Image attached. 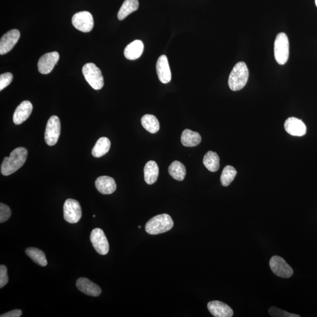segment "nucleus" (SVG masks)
<instances>
[{
	"instance_id": "obj_18",
	"label": "nucleus",
	"mask_w": 317,
	"mask_h": 317,
	"mask_svg": "<svg viewBox=\"0 0 317 317\" xmlns=\"http://www.w3.org/2000/svg\"><path fill=\"white\" fill-rule=\"evenodd\" d=\"M95 187L103 195H111L116 189L115 180L109 176H103L99 177L95 181Z\"/></svg>"
},
{
	"instance_id": "obj_31",
	"label": "nucleus",
	"mask_w": 317,
	"mask_h": 317,
	"mask_svg": "<svg viewBox=\"0 0 317 317\" xmlns=\"http://www.w3.org/2000/svg\"><path fill=\"white\" fill-rule=\"evenodd\" d=\"M13 75L10 72L1 74L0 75V91L5 89L12 82Z\"/></svg>"
},
{
	"instance_id": "obj_9",
	"label": "nucleus",
	"mask_w": 317,
	"mask_h": 317,
	"mask_svg": "<svg viewBox=\"0 0 317 317\" xmlns=\"http://www.w3.org/2000/svg\"><path fill=\"white\" fill-rule=\"evenodd\" d=\"M91 242L96 252L101 255H106L109 252V245L103 230L97 228L92 231Z\"/></svg>"
},
{
	"instance_id": "obj_20",
	"label": "nucleus",
	"mask_w": 317,
	"mask_h": 317,
	"mask_svg": "<svg viewBox=\"0 0 317 317\" xmlns=\"http://www.w3.org/2000/svg\"><path fill=\"white\" fill-rule=\"evenodd\" d=\"M158 176V167L153 161H150L144 168V181L148 185H152L156 182Z\"/></svg>"
},
{
	"instance_id": "obj_24",
	"label": "nucleus",
	"mask_w": 317,
	"mask_h": 317,
	"mask_svg": "<svg viewBox=\"0 0 317 317\" xmlns=\"http://www.w3.org/2000/svg\"><path fill=\"white\" fill-rule=\"evenodd\" d=\"M203 164L211 172H215L220 168V158L216 152L209 151L204 155Z\"/></svg>"
},
{
	"instance_id": "obj_33",
	"label": "nucleus",
	"mask_w": 317,
	"mask_h": 317,
	"mask_svg": "<svg viewBox=\"0 0 317 317\" xmlns=\"http://www.w3.org/2000/svg\"><path fill=\"white\" fill-rule=\"evenodd\" d=\"M22 315V311L20 309H14L4 314L1 317H20Z\"/></svg>"
},
{
	"instance_id": "obj_19",
	"label": "nucleus",
	"mask_w": 317,
	"mask_h": 317,
	"mask_svg": "<svg viewBox=\"0 0 317 317\" xmlns=\"http://www.w3.org/2000/svg\"><path fill=\"white\" fill-rule=\"evenodd\" d=\"M144 50L143 42L135 40L126 46L124 50V55L126 59L135 60L140 57Z\"/></svg>"
},
{
	"instance_id": "obj_10",
	"label": "nucleus",
	"mask_w": 317,
	"mask_h": 317,
	"mask_svg": "<svg viewBox=\"0 0 317 317\" xmlns=\"http://www.w3.org/2000/svg\"><path fill=\"white\" fill-rule=\"evenodd\" d=\"M271 270L277 276L284 278H290L293 274V270L282 257L274 256L270 261Z\"/></svg>"
},
{
	"instance_id": "obj_1",
	"label": "nucleus",
	"mask_w": 317,
	"mask_h": 317,
	"mask_svg": "<svg viewBox=\"0 0 317 317\" xmlns=\"http://www.w3.org/2000/svg\"><path fill=\"white\" fill-rule=\"evenodd\" d=\"M28 151L23 147H17L10 153V156L4 158L1 172L4 176L14 174L23 167L27 160Z\"/></svg>"
},
{
	"instance_id": "obj_15",
	"label": "nucleus",
	"mask_w": 317,
	"mask_h": 317,
	"mask_svg": "<svg viewBox=\"0 0 317 317\" xmlns=\"http://www.w3.org/2000/svg\"><path fill=\"white\" fill-rule=\"evenodd\" d=\"M156 71L158 79L163 84H168L171 81L172 74L167 56L163 55L158 58Z\"/></svg>"
},
{
	"instance_id": "obj_5",
	"label": "nucleus",
	"mask_w": 317,
	"mask_h": 317,
	"mask_svg": "<svg viewBox=\"0 0 317 317\" xmlns=\"http://www.w3.org/2000/svg\"><path fill=\"white\" fill-rule=\"evenodd\" d=\"M274 56L280 65H284L289 57V41L287 35L281 33L277 35L274 42Z\"/></svg>"
},
{
	"instance_id": "obj_32",
	"label": "nucleus",
	"mask_w": 317,
	"mask_h": 317,
	"mask_svg": "<svg viewBox=\"0 0 317 317\" xmlns=\"http://www.w3.org/2000/svg\"><path fill=\"white\" fill-rule=\"evenodd\" d=\"M9 277L7 274V269L5 265L0 266V288H2L8 283Z\"/></svg>"
},
{
	"instance_id": "obj_11",
	"label": "nucleus",
	"mask_w": 317,
	"mask_h": 317,
	"mask_svg": "<svg viewBox=\"0 0 317 317\" xmlns=\"http://www.w3.org/2000/svg\"><path fill=\"white\" fill-rule=\"evenodd\" d=\"M59 59L58 52H48L41 56L38 62L39 72L42 74L50 73Z\"/></svg>"
},
{
	"instance_id": "obj_7",
	"label": "nucleus",
	"mask_w": 317,
	"mask_h": 317,
	"mask_svg": "<svg viewBox=\"0 0 317 317\" xmlns=\"http://www.w3.org/2000/svg\"><path fill=\"white\" fill-rule=\"evenodd\" d=\"M82 217V209L77 201L68 199L63 204V217L70 224L76 223Z\"/></svg>"
},
{
	"instance_id": "obj_21",
	"label": "nucleus",
	"mask_w": 317,
	"mask_h": 317,
	"mask_svg": "<svg viewBox=\"0 0 317 317\" xmlns=\"http://www.w3.org/2000/svg\"><path fill=\"white\" fill-rule=\"evenodd\" d=\"M202 141V137L197 132H193L190 129H185L181 135V142L183 146L194 147L198 145Z\"/></svg>"
},
{
	"instance_id": "obj_3",
	"label": "nucleus",
	"mask_w": 317,
	"mask_h": 317,
	"mask_svg": "<svg viewBox=\"0 0 317 317\" xmlns=\"http://www.w3.org/2000/svg\"><path fill=\"white\" fill-rule=\"evenodd\" d=\"M174 227V221L169 214H162L151 218L145 226L148 234L156 235L168 231Z\"/></svg>"
},
{
	"instance_id": "obj_16",
	"label": "nucleus",
	"mask_w": 317,
	"mask_h": 317,
	"mask_svg": "<svg viewBox=\"0 0 317 317\" xmlns=\"http://www.w3.org/2000/svg\"><path fill=\"white\" fill-rule=\"evenodd\" d=\"M207 308L215 317H231L233 315V311L230 306L219 301L209 302Z\"/></svg>"
},
{
	"instance_id": "obj_35",
	"label": "nucleus",
	"mask_w": 317,
	"mask_h": 317,
	"mask_svg": "<svg viewBox=\"0 0 317 317\" xmlns=\"http://www.w3.org/2000/svg\"><path fill=\"white\" fill-rule=\"evenodd\" d=\"M138 227H139V228H141V226H139Z\"/></svg>"
},
{
	"instance_id": "obj_4",
	"label": "nucleus",
	"mask_w": 317,
	"mask_h": 317,
	"mask_svg": "<svg viewBox=\"0 0 317 317\" xmlns=\"http://www.w3.org/2000/svg\"><path fill=\"white\" fill-rule=\"evenodd\" d=\"M83 75L87 83L95 90H100L104 86L101 70L94 63H87L83 68Z\"/></svg>"
},
{
	"instance_id": "obj_30",
	"label": "nucleus",
	"mask_w": 317,
	"mask_h": 317,
	"mask_svg": "<svg viewBox=\"0 0 317 317\" xmlns=\"http://www.w3.org/2000/svg\"><path fill=\"white\" fill-rule=\"evenodd\" d=\"M12 216L10 208L5 204L0 203V223H4Z\"/></svg>"
},
{
	"instance_id": "obj_34",
	"label": "nucleus",
	"mask_w": 317,
	"mask_h": 317,
	"mask_svg": "<svg viewBox=\"0 0 317 317\" xmlns=\"http://www.w3.org/2000/svg\"><path fill=\"white\" fill-rule=\"evenodd\" d=\"M315 5H316V6L317 7V0H315Z\"/></svg>"
},
{
	"instance_id": "obj_26",
	"label": "nucleus",
	"mask_w": 317,
	"mask_h": 317,
	"mask_svg": "<svg viewBox=\"0 0 317 317\" xmlns=\"http://www.w3.org/2000/svg\"><path fill=\"white\" fill-rule=\"evenodd\" d=\"M141 123L143 128L151 133H156L160 129V122L156 116L152 115H144L141 119Z\"/></svg>"
},
{
	"instance_id": "obj_17",
	"label": "nucleus",
	"mask_w": 317,
	"mask_h": 317,
	"mask_svg": "<svg viewBox=\"0 0 317 317\" xmlns=\"http://www.w3.org/2000/svg\"><path fill=\"white\" fill-rule=\"evenodd\" d=\"M76 285L83 293L93 297H98L101 294V289L98 285L88 278L81 277L76 281Z\"/></svg>"
},
{
	"instance_id": "obj_14",
	"label": "nucleus",
	"mask_w": 317,
	"mask_h": 317,
	"mask_svg": "<svg viewBox=\"0 0 317 317\" xmlns=\"http://www.w3.org/2000/svg\"><path fill=\"white\" fill-rule=\"evenodd\" d=\"M33 105L30 101H24L18 106L13 115V122L19 125L30 117L33 111Z\"/></svg>"
},
{
	"instance_id": "obj_29",
	"label": "nucleus",
	"mask_w": 317,
	"mask_h": 317,
	"mask_svg": "<svg viewBox=\"0 0 317 317\" xmlns=\"http://www.w3.org/2000/svg\"><path fill=\"white\" fill-rule=\"evenodd\" d=\"M269 312L271 316L274 317H299V315L289 313L284 310L281 309L276 306H272L269 310Z\"/></svg>"
},
{
	"instance_id": "obj_12",
	"label": "nucleus",
	"mask_w": 317,
	"mask_h": 317,
	"mask_svg": "<svg viewBox=\"0 0 317 317\" xmlns=\"http://www.w3.org/2000/svg\"><path fill=\"white\" fill-rule=\"evenodd\" d=\"M20 37V31L16 29L10 30L4 35L0 41V54L5 55L12 50Z\"/></svg>"
},
{
	"instance_id": "obj_23",
	"label": "nucleus",
	"mask_w": 317,
	"mask_h": 317,
	"mask_svg": "<svg viewBox=\"0 0 317 317\" xmlns=\"http://www.w3.org/2000/svg\"><path fill=\"white\" fill-rule=\"evenodd\" d=\"M138 0H125L118 13L119 20H123L129 14L135 12L139 8Z\"/></svg>"
},
{
	"instance_id": "obj_8",
	"label": "nucleus",
	"mask_w": 317,
	"mask_h": 317,
	"mask_svg": "<svg viewBox=\"0 0 317 317\" xmlns=\"http://www.w3.org/2000/svg\"><path fill=\"white\" fill-rule=\"evenodd\" d=\"M73 26L83 33H89L93 29L94 22L93 15L88 12L77 13L72 18Z\"/></svg>"
},
{
	"instance_id": "obj_2",
	"label": "nucleus",
	"mask_w": 317,
	"mask_h": 317,
	"mask_svg": "<svg viewBox=\"0 0 317 317\" xmlns=\"http://www.w3.org/2000/svg\"><path fill=\"white\" fill-rule=\"evenodd\" d=\"M249 72L244 62H239L232 68L228 77V86L231 90L237 91L244 88L248 83Z\"/></svg>"
},
{
	"instance_id": "obj_27",
	"label": "nucleus",
	"mask_w": 317,
	"mask_h": 317,
	"mask_svg": "<svg viewBox=\"0 0 317 317\" xmlns=\"http://www.w3.org/2000/svg\"><path fill=\"white\" fill-rule=\"evenodd\" d=\"M26 253L32 260H33L38 265L42 267L47 265L48 262L45 254L40 249L34 248H28L26 250Z\"/></svg>"
},
{
	"instance_id": "obj_28",
	"label": "nucleus",
	"mask_w": 317,
	"mask_h": 317,
	"mask_svg": "<svg viewBox=\"0 0 317 317\" xmlns=\"http://www.w3.org/2000/svg\"><path fill=\"white\" fill-rule=\"evenodd\" d=\"M236 175H237V171L233 167L230 165L226 166L221 173L220 177L221 185L224 187L230 185L233 181Z\"/></svg>"
},
{
	"instance_id": "obj_13",
	"label": "nucleus",
	"mask_w": 317,
	"mask_h": 317,
	"mask_svg": "<svg viewBox=\"0 0 317 317\" xmlns=\"http://www.w3.org/2000/svg\"><path fill=\"white\" fill-rule=\"evenodd\" d=\"M284 128L292 136H302L306 132V128L304 122L294 117L289 118L285 121Z\"/></svg>"
},
{
	"instance_id": "obj_25",
	"label": "nucleus",
	"mask_w": 317,
	"mask_h": 317,
	"mask_svg": "<svg viewBox=\"0 0 317 317\" xmlns=\"http://www.w3.org/2000/svg\"><path fill=\"white\" fill-rule=\"evenodd\" d=\"M169 173L172 177L178 181H182L184 180L186 175V168L181 162L174 161L169 167Z\"/></svg>"
},
{
	"instance_id": "obj_22",
	"label": "nucleus",
	"mask_w": 317,
	"mask_h": 317,
	"mask_svg": "<svg viewBox=\"0 0 317 317\" xmlns=\"http://www.w3.org/2000/svg\"><path fill=\"white\" fill-rule=\"evenodd\" d=\"M111 147V141L108 137H102L95 143L92 154L95 157H100L107 154Z\"/></svg>"
},
{
	"instance_id": "obj_6",
	"label": "nucleus",
	"mask_w": 317,
	"mask_h": 317,
	"mask_svg": "<svg viewBox=\"0 0 317 317\" xmlns=\"http://www.w3.org/2000/svg\"><path fill=\"white\" fill-rule=\"evenodd\" d=\"M61 133V122L58 116H52L46 126L45 141L49 146H54L57 143Z\"/></svg>"
}]
</instances>
